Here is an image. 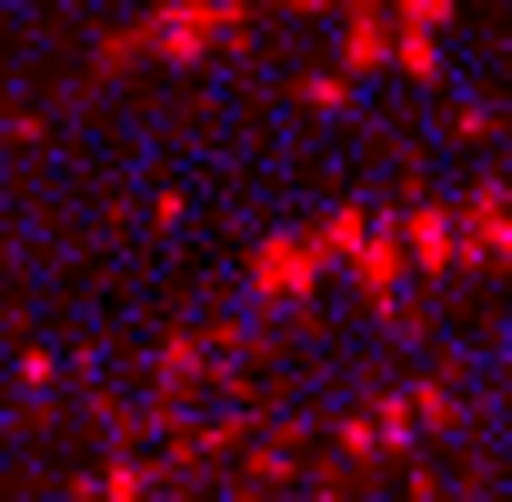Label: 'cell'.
I'll return each instance as SVG.
<instances>
[{"mask_svg": "<svg viewBox=\"0 0 512 502\" xmlns=\"http://www.w3.org/2000/svg\"><path fill=\"white\" fill-rule=\"evenodd\" d=\"M302 272H312V262H302V251H262V292H272V302H292V292H312Z\"/></svg>", "mask_w": 512, "mask_h": 502, "instance_id": "6da1fadb", "label": "cell"}]
</instances>
